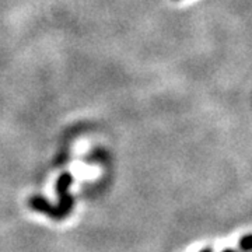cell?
I'll use <instances>...</instances> for the list:
<instances>
[{
    "label": "cell",
    "mask_w": 252,
    "mask_h": 252,
    "mask_svg": "<svg viewBox=\"0 0 252 252\" xmlns=\"http://www.w3.org/2000/svg\"><path fill=\"white\" fill-rule=\"evenodd\" d=\"M28 206L38 213H42V215L51 217L52 220H63L58 206L52 205L48 199L41 196V195H34L28 199Z\"/></svg>",
    "instance_id": "6da1fadb"
},
{
    "label": "cell",
    "mask_w": 252,
    "mask_h": 252,
    "mask_svg": "<svg viewBox=\"0 0 252 252\" xmlns=\"http://www.w3.org/2000/svg\"><path fill=\"white\" fill-rule=\"evenodd\" d=\"M58 198H59V203H58L56 206L59 209V212H61V215H62L63 219H66V217L72 213L73 207H74V196H72V195L69 193V190H67V192L59 193Z\"/></svg>",
    "instance_id": "7a4b0ae2"
},
{
    "label": "cell",
    "mask_w": 252,
    "mask_h": 252,
    "mask_svg": "<svg viewBox=\"0 0 252 252\" xmlns=\"http://www.w3.org/2000/svg\"><path fill=\"white\" fill-rule=\"evenodd\" d=\"M238 248L243 252L252 251V234H245L238 240Z\"/></svg>",
    "instance_id": "3957f363"
},
{
    "label": "cell",
    "mask_w": 252,
    "mask_h": 252,
    "mask_svg": "<svg viewBox=\"0 0 252 252\" xmlns=\"http://www.w3.org/2000/svg\"><path fill=\"white\" fill-rule=\"evenodd\" d=\"M199 252H213V250H212V248H209V247H207V248H203V250H202V251H199Z\"/></svg>",
    "instance_id": "277c9868"
},
{
    "label": "cell",
    "mask_w": 252,
    "mask_h": 252,
    "mask_svg": "<svg viewBox=\"0 0 252 252\" xmlns=\"http://www.w3.org/2000/svg\"><path fill=\"white\" fill-rule=\"evenodd\" d=\"M221 252H238V251H235V250H230V248H227V250H224V251H221Z\"/></svg>",
    "instance_id": "5b68a950"
},
{
    "label": "cell",
    "mask_w": 252,
    "mask_h": 252,
    "mask_svg": "<svg viewBox=\"0 0 252 252\" xmlns=\"http://www.w3.org/2000/svg\"><path fill=\"white\" fill-rule=\"evenodd\" d=\"M248 252H252V251H248Z\"/></svg>",
    "instance_id": "8992f818"
}]
</instances>
